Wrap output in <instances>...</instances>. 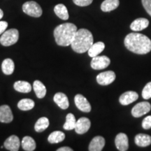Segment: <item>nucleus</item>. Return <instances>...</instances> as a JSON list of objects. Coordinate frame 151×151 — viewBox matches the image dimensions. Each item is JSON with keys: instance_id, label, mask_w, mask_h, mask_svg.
I'll return each mask as SVG.
<instances>
[{"instance_id": "a211bd4d", "label": "nucleus", "mask_w": 151, "mask_h": 151, "mask_svg": "<svg viewBox=\"0 0 151 151\" xmlns=\"http://www.w3.org/2000/svg\"><path fill=\"white\" fill-rule=\"evenodd\" d=\"M105 48V44L101 41H99L95 43H93L91 47L88 50V53L90 57L91 58H94L96 57L101 53V52L104 50Z\"/></svg>"}, {"instance_id": "f704fd0d", "label": "nucleus", "mask_w": 151, "mask_h": 151, "mask_svg": "<svg viewBox=\"0 0 151 151\" xmlns=\"http://www.w3.org/2000/svg\"><path fill=\"white\" fill-rule=\"evenodd\" d=\"M57 151H73V149L69 147H61V148H58Z\"/></svg>"}, {"instance_id": "c9c22d12", "label": "nucleus", "mask_w": 151, "mask_h": 151, "mask_svg": "<svg viewBox=\"0 0 151 151\" xmlns=\"http://www.w3.org/2000/svg\"><path fill=\"white\" fill-rule=\"evenodd\" d=\"M3 16H4V12H3V11L0 9V19L2 18Z\"/></svg>"}, {"instance_id": "4468645a", "label": "nucleus", "mask_w": 151, "mask_h": 151, "mask_svg": "<svg viewBox=\"0 0 151 151\" xmlns=\"http://www.w3.org/2000/svg\"><path fill=\"white\" fill-rule=\"evenodd\" d=\"M4 146L8 150L18 151L20 146V139L16 135L11 136L5 141Z\"/></svg>"}, {"instance_id": "c756f323", "label": "nucleus", "mask_w": 151, "mask_h": 151, "mask_svg": "<svg viewBox=\"0 0 151 151\" xmlns=\"http://www.w3.org/2000/svg\"><path fill=\"white\" fill-rule=\"evenodd\" d=\"M142 97L144 99H149L151 98V82L148 83L143 88Z\"/></svg>"}, {"instance_id": "2eb2a0df", "label": "nucleus", "mask_w": 151, "mask_h": 151, "mask_svg": "<svg viewBox=\"0 0 151 151\" xmlns=\"http://www.w3.org/2000/svg\"><path fill=\"white\" fill-rule=\"evenodd\" d=\"M105 146L104 138L101 136H97L92 139L89 145L88 150L90 151H101Z\"/></svg>"}, {"instance_id": "cd10ccee", "label": "nucleus", "mask_w": 151, "mask_h": 151, "mask_svg": "<svg viewBox=\"0 0 151 151\" xmlns=\"http://www.w3.org/2000/svg\"><path fill=\"white\" fill-rule=\"evenodd\" d=\"M18 107L22 111H29L35 107V101L30 99H22L18 103Z\"/></svg>"}, {"instance_id": "423d86ee", "label": "nucleus", "mask_w": 151, "mask_h": 151, "mask_svg": "<svg viewBox=\"0 0 151 151\" xmlns=\"http://www.w3.org/2000/svg\"><path fill=\"white\" fill-rule=\"evenodd\" d=\"M110 63L111 60L107 56L97 55L92 58L91 67L94 70H101L108 67Z\"/></svg>"}, {"instance_id": "dca6fc26", "label": "nucleus", "mask_w": 151, "mask_h": 151, "mask_svg": "<svg viewBox=\"0 0 151 151\" xmlns=\"http://www.w3.org/2000/svg\"><path fill=\"white\" fill-rule=\"evenodd\" d=\"M149 25V20L146 18H139L136 19L132 22L130 24V28L132 30L136 32L141 31V30L145 29L148 27Z\"/></svg>"}, {"instance_id": "7c9ffc66", "label": "nucleus", "mask_w": 151, "mask_h": 151, "mask_svg": "<svg viewBox=\"0 0 151 151\" xmlns=\"http://www.w3.org/2000/svg\"><path fill=\"white\" fill-rule=\"evenodd\" d=\"M73 3L79 6H87L91 4L93 0H73Z\"/></svg>"}, {"instance_id": "bb28decb", "label": "nucleus", "mask_w": 151, "mask_h": 151, "mask_svg": "<svg viewBox=\"0 0 151 151\" xmlns=\"http://www.w3.org/2000/svg\"><path fill=\"white\" fill-rule=\"evenodd\" d=\"M49 124V120L46 117H42L40 118L37 120V122L35 123V129L36 132H41L46 130L47 128L48 127Z\"/></svg>"}, {"instance_id": "f03ea898", "label": "nucleus", "mask_w": 151, "mask_h": 151, "mask_svg": "<svg viewBox=\"0 0 151 151\" xmlns=\"http://www.w3.org/2000/svg\"><path fill=\"white\" fill-rule=\"evenodd\" d=\"M77 30V27L73 23L67 22L58 25L54 29V37L57 44L61 46L71 45Z\"/></svg>"}, {"instance_id": "f3484780", "label": "nucleus", "mask_w": 151, "mask_h": 151, "mask_svg": "<svg viewBox=\"0 0 151 151\" xmlns=\"http://www.w3.org/2000/svg\"><path fill=\"white\" fill-rule=\"evenodd\" d=\"M54 101L62 109H67L69 106L67 96L62 92H57L53 97Z\"/></svg>"}, {"instance_id": "c85d7f7f", "label": "nucleus", "mask_w": 151, "mask_h": 151, "mask_svg": "<svg viewBox=\"0 0 151 151\" xmlns=\"http://www.w3.org/2000/svg\"><path fill=\"white\" fill-rule=\"evenodd\" d=\"M76 120L74 115L72 113H68L66 117V122L64 124L63 128L66 130H72L75 129Z\"/></svg>"}, {"instance_id": "6e6552de", "label": "nucleus", "mask_w": 151, "mask_h": 151, "mask_svg": "<svg viewBox=\"0 0 151 151\" xmlns=\"http://www.w3.org/2000/svg\"><path fill=\"white\" fill-rule=\"evenodd\" d=\"M116 78L115 72L112 71H107L100 73L97 76V83L101 86H108L112 83Z\"/></svg>"}, {"instance_id": "7ed1b4c3", "label": "nucleus", "mask_w": 151, "mask_h": 151, "mask_svg": "<svg viewBox=\"0 0 151 151\" xmlns=\"http://www.w3.org/2000/svg\"><path fill=\"white\" fill-rule=\"evenodd\" d=\"M93 42V36L89 30L80 29L77 30L71 46L77 53H84L89 50Z\"/></svg>"}, {"instance_id": "1a4fd4ad", "label": "nucleus", "mask_w": 151, "mask_h": 151, "mask_svg": "<svg viewBox=\"0 0 151 151\" xmlns=\"http://www.w3.org/2000/svg\"><path fill=\"white\" fill-rule=\"evenodd\" d=\"M75 104L79 110L85 113H89L91 111V106L88 99L82 94H76L74 98Z\"/></svg>"}, {"instance_id": "9d476101", "label": "nucleus", "mask_w": 151, "mask_h": 151, "mask_svg": "<svg viewBox=\"0 0 151 151\" xmlns=\"http://www.w3.org/2000/svg\"><path fill=\"white\" fill-rule=\"evenodd\" d=\"M91 125V122L88 118L82 117L76 121L75 127V131L78 134H83L88 131Z\"/></svg>"}, {"instance_id": "39448f33", "label": "nucleus", "mask_w": 151, "mask_h": 151, "mask_svg": "<svg viewBox=\"0 0 151 151\" xmlns=\"http://www.w3.org/2000/svg\"><path fill=\"white\" fill-rule=\"evenodd\" d=\"M22 11L24 14L35 18L40 17L43 13L40 5L34 1H27L24 3L22 5Z\"/></svg>"}, {"instance_id": "a878e982", "label": "nucleus", "mask_w": 151, "mask_h": 151, "mask_svg": "<svg viewBox=\"0 0 151 151\" xmlns=\"http://www.w3.org/2000/svg\"><path fill=\"white\" fill-rule=\"evenodd\" d=\"M65 134L62 132L55 131L48 136V141L50 143H58L65 140Z\"/></svg>"}, {"instance_id": "6ab92c4d", "label": "nucleus", "mask_w": 151, "mask_h": 151, "mask_svg": "<svg viewBox=\"0 0 151 151\" xmlns=\"http://www.w3.org/2000/svg\"><path fill=\"white\" fill-rule=\"evenodd\" d=\"M134 141L138 146L146 147L151 144V137L145 134H139L135 137Z\"/></svg>"}, {"instance_id": "0eeeda50", "label": "nucleus", "mask_w": 151, "mask_h": 151, "mask_svg": "<svg viewBox=\"0 0 151 151\" xmlns=\"http://www.w3.org/2000/svg\"><path fill=\"white\" fill-rule=\"evenodd\" d=\"M151 109L150 104L148 101H142L138 103L133 107L132 110V115L135 118H139L143 115L148 113Z\"/></svg>"}, {"instance_id": "2f4dec72", "label": "nucleus", "mask_w": 151, "mask_h": 151, "mask_svg": "<svg viewBox=\"0 0 151 151\" xmlns=\"http://www.w3.org/2000/svg\"><path fill=\"white\" fill-rule=\"evenodd\" d=\"M142 127L145 129H149L151 128V116H148L143 119Z\"/></svg>"}, {"instance_id": "9b49d317", "label": "nucleus", "mask_w": 151, "mask_h": 151, "mask_svg": "<svg viewBox=\"0 0 151 151\" xmlns=\"http://www.w3.org/2000/svg\"><path fill=\"white\" fill-rule=\"evenodd\" d=\"M115 143L117 149L120 151H126L129 148L127 136L124 133H120L116 136Z\"/></svg>"}, {"instance_id": "5701e85b", "label": "nucleus", "mask_w": 151, "mask_h": 151, "mask_svg": "<svg viewBox=\"0 0 151 151\" xmlns=\"http://www.w3.org/2000/svg\"><path fill=\"white\" fill-rule=\"evenodd\" d=\"M54 11L57 16L59 17L62 20H66L69 19V16L67 7L62 4H59L56 5L54 8Z\"/></svg>"}, {"instance_id": "393cba45", "label": "nucleus", "mask_w": 151, "mask_h": 151, "mask_svg": "<svg viewBox=\"0 0 151 151\" xmlns=\"http://www.w3.org/2000/svg\"><path fill=\"white\" fill-rule=\"evenodd\" d=\"M21 145L22 148L26 151L35 150L36 146H36L35 141L34 140L33 138L28 137V136H26V137H23V139H22V140Z\"/></svg>"}, {"instance_id": "f257e3e1", "label": "nucleus", "mask_w": 151, "mask_h": 151, "mask_svg": "<svg viewBox=\"0 0 151 151\" xmlns=\"http://www.w3.org/2000/svg\"><path fill=\"white\" fill-rule=\"evenodd\" d=\"M124 46L134 53L145 55L151 50V41L148 37L140 33L132 32L126 36Z\"/></svg>"}, {"instance_id": "412c9836", "label": "nucleus", "mask_w": 151, "mask_h": 151, "mask_svg": "<svg viewBox=\"0 0 151 151\" xmlns=\"http://www.w3.org/2000/svg\"><path fill=\"white\" fill-rule=\"evenodd\" d=\"M33 88L35 90L36 95L39 99H42L46 94V88L43 83L40 81H35L33 83Z\"/></svg>"}, {"instance_id": "f8f14e48", "label": "nucleus", "mask_w": 151, "mask_h": 151, "mask_svg": "<svg viewBox=\"0 0 151 151\" xmlns=\"http://www.w3.org/2000/svg\"><path fill=\"white\" fill-rule=\"evenodd\" d=\"M14 119L13 113L8 105H2L0 106V122L9 123Z\"/></svg>"}, {"instance_id": "ddd939ff", "label": "nucleus", "mask_w": 151, "mask_h": 151, "mask_svg": "<svg viewBox=\"0 0 151 151\" xmlns=\"http://www.w3.org/2000/svg\"><path fill=\"white\" fill-rule=\"evenodd\" d=\"M139 98V94L134 91H127L124 92L119 98V101L122 105L127 106L132 104Z\"/></svg>"}, {"instance_id": "72a5a7b5", "label": "nucleus", "mask_w": 151, "mask_h": 151, "mask_svg": "<svg viewBox=\"0 0 151 151\" xmlns=\"http://www.w3.org/2000/svg\"><path fill=\"white\" fill-rule=\"evenodd\" d=\"M8 27V22L6 21H0V35H2Z\"/></svg>"}, {"instance_id": "20e7f679", "label": "nucleus", "mask_w": 151, "mask_h": 151, "mask_svg": "<svg viewBox=\"0 0 151 151\" xmlns=\"http://www.w3.org/2000/svg\"><path fill=\"white\" fill-rule=\"evenodd\" d=\"M19 39V32L16 29L5 31L0 37V43L4 46H10L17 43Z\"/></svg>"}, {"instance_id": "aec40b11", "label": "nucleus", "mask_w": 151, "mask_h": 151, "mask_svg": "<svg viewBox=\"0 0 151 151\" xmlns=\"http://www.w3.org/2000/svg\"><path fill=\"white\" fill-rule=\"evenodd\" d=\"M119 4V0H104L101 5V9L104 12H109L116 9Z\"/></svg>"}, {"instance_id": "473e14b6", "label": "nucleus", "mask_w": 151, "mask_h": 151, "mask_svg": "<svg viewBox=\"0 0 151 151\" xmlns=\"http://www.w3.org/2000/svg\"><path fill=\"white\" fill-rule=\"evenodd\" d=\"M143 8L151 16V0H141Z\"/></svg>"}, {"instance_id": "4be33fe9", "label": "nucleus", "mask_w": 151, "mask_h": 151, "mask_svg": "<svg viewBox=\"0 0 151 151\" xmlns=\"http://www.w3.org/2000/svg\"><path fill=\"white\" fill-rule=\"evenodd\" d=\"M14 86L16 91L22 93H28L32 90V86L27 81H18L15 83Z\"/></svg>"}, {"instance_id": "b1692460", "label": "nucleus", "mask_w": 151, "mask_h": 151, "mask_svg": "<svg viewBox=\"0 0 151 151\" xmlns=\"http://www.w3.org/2000/svg\"><path fill=\"white\" fill-rule=\"evenodd\" d=\"M15 69L14 62L10 58H6L2 62L1 69L3 73L6 75H11L14 73Z\"/></svg>"}]
</instances>
